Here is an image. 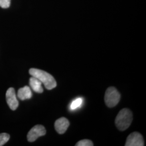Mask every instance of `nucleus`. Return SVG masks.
<instances>
[{
  "label": "nucleus",
  "instance_id": "f257e3e1",
  "mask_svg": "<svg viewBox=\"0 0 146 146\" xmlns=\"http://www.w3.org/2000/svg\"><path fill=\"white\" fill-rule=\"evenodd\" d=\"M29 74L31 76L35 77L40 81L48 90L55 88L57 85L56 82L52 75L44 70L36 68H31L29 70Z\"/></svg>",
  "mask_w": 146,
  "mask_h": 146
},
{
  "label": "nucleus",
  "instance_id": "f03ea898",
  "mask_svg": "<svg viewBox=\"0 0 146 146\" xmlns=\"http://www.w3.org/2000/svg\"><path fill=\"white\" fill-rule=\"evenodd\" d=\"M133 120V114L130 110L124 108L120 110L115 119V125L121 131H125L131 125Z\"/></svg>",
  "mask_w": 146,
  "mask_h": 146
},
{
  "label": "nucleus",
  "instance_id": "7ed1b4c3",
  "mask_svg": "<svg viewBox=\"0 0 146 146\" xmlns=\"http://www.w3.org/2000/svg\"><path fill=\"white\" fill-rule=\"evenodd\" d=\"M120 94L115 87H111L107 89L104 95V101L110 108L116 106L119 102Z\"/></svg>",
  "mask_w": 146,
  "mask_h": 146
},
{
  "label": "nucleus",
  "instance_id": "20e7f679",
  "mask_svg": "<svg viewBox=\"0 0 146 146\" xmlns=\"http://www.w3.org/2000/svg\"><path fill=\"white\" fill-rule=\"evenodd\" d=\"M46 133L45 128L42 125L33 127L27 134V139L29 142H34L39 137L44 136Z\"/></svg>",
  "mask_w": 146,
  "mask_h": 146
},
{
  "label": "nucleus",
  "instance_id": "39448f33",
  "mask_svg": "<svg viewBox=\"0 0 146 146\" xmlns=\"http://www.w3.org/2000/svg\"><path fill=\"white\" fill-rule=\"evenodd\" d=\"M125 146H144L143 137L138 132H133L128 136L125 144Z\"/></svg>",
  "mask_w": 146,
  "mask_h": 146
},
{
  "label": "nucleus",
  "instance_id": "423d86ee",
  "mask_svg": "<svg viewBox=\"0 0 146 146\" xmlns=\"http://www.w3.org/2000/svg\"><path fill=\"white\" fill-rule=\"evenodd\" d=\"M6 100L7 104L11 110H15L19 106V102L17 99L15 89L9 88L6 92Z\"/></svg>",
  "mask_w": 146,
  "mask_h": 146
},
{
  "label": "nucleus",
  "instance_id": "0eeeda50",
  "mask_svg": "<svg viewBox=\"0 0 146 146\" xmlns=\"http://www.w3.org/2000/svg\"><path fill=\"white\" fill-rule=\"evenodd\" d=\"M69 126V122L65 117H61L55 122V128L60 134H62L67 130Z\"/></svg>",
  "mask_w": 146,
  "mask_h": 146
},
{
  "label": "nucleus",
  "instance_id": "6e6552de",
  "mask_svg": "<svg viewBox=\"0 0 146 146\" xmlns=\"http://www.w3.org/2000/svg\"><path fill=\"white\" fill-rule=\"evenodd\" d=\"M17 97L21 100L30 99L32 97L31 89L28 86H25L19 89Z\"/></svg>",
  "mask_w": 146,
  "mask_h": 146
},
{
  "label": "nucleus",
  "instance_id": "1a4fd4ad",
  "mask_svg": "<svg viewBox=\"0 0 146 146\" xmlns=\"http://www.w3.org/2000/svg\"><path fill=\"white\" fill-rule=\"evenodd\" d=\"M42 83L37 78L31 76L29 79V84L31 89L36 93H42L43 89L42 86Z\"/></svg>",
  "mask_w": 146,
  "mask_h": 146
},
{
  "label": "nucleus",
  "instance_id": "9d476101",
  "mask_svg": "<svg viewBox=\"0 0 146 146\" xmlns=\"http://www.w3.org/2000/svg\"><path fill=\"white\" fill-rule=\"evenodd\" d=\"M83 102L84 99L82 98H78L71 102L70 104V109L72 110H76L82 106Z\"/></svg>",
  "mask_w": 146,
  "mask_h": 146
},
{
  "label": "nucleus",
  "instance_id": "9b49d317",
  "mask_svg": "<svg viewBox=\"0 0 146 146\" xmlns=\"http://www.w3.org/2000/svg\"><path fill=\"white\" fill-rule=\"evenodd\" d=\"M10 139V135L7 133L0 134V146H3Z\"/></svg>",
  "mask_w": 146,
  "mask_h": 146
},
{
  "label": "nucleus",
  "instance_id": "f8f14e48",
  "mask_svg": "<svg viewBox=\"0 0 146 146\" xmlns=\"http://www.w3.org/2000/svg\"><path fill=\"white\" fill-rule=\"evenodd\" d=\"M76 146H93V143L92 141L90 140H82L81 141H78V142L76 144Z\"/></svg>",
  "mask_w": 146,
  "mask_h": 146
},
{
  "label": "nucleus",
  "instance_id": "ddd939ff",
  "mask_svg": "<svg viewBox=\"0 0 146 146\" xmlns=\"http://www.w3.org/2000/svg\"><path fill=\"white\" fill-rule=\"evenodd\" d=\"M11 0H0V7L2 8H8L11 5Z\"/></svg>",
  "mask_w": 146,
  "mask_h": 146
}]
</instances>
